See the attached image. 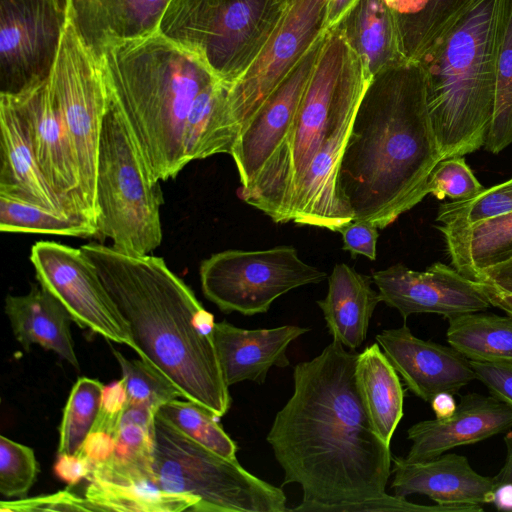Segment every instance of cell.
Returning a JSON list of instances; mask_svg holds the SVG:
<instances>
[{"label": "cell", "instance_id": "obj_1", "mask_svg": "<svg viewBox=\"0 0 512 512\" xmlns=\"http://www.w3.org/2000/svg\"><path fill=\"white\" fill-rule=\"evenodd\" d=\"M358 353L332 340L293 370V393L267 434L284 472L302 500L295 512H457L389 495L390 445L375 432L355 378Z\"/></svg>", "mask_w": 512, "mask_h": 512}, {"label": "cell", "instance_id": "obj_2", "mask_svg": "<svg viewBox=\"0 0 512 512\" xmlns=\"http://www.w3.org/2000/svg\"><path fill=\"white\" fill-rule=\"evenodd\" d=\"M441 159L419 62L375 75L342 155L341 204L353 220L384 229L423 200Z\"/></svg>", "mask_w": 512, "mask_h": 512}, {"label": "cell", "instance_id": "obj_3", "mask_svg": "<svg viewBox=\"0 0 512 512\" xmlns=\"http://www.w3.org/2000/svg\"><path fill=\"white\" fill-rule=\"evenodd\" d=\"M128 326L131 348L185 399L218 418L232 398L213 340L214 316L163 258L103 244L80 247Z\"/></svg>", "mask_w": 512, "mask_h": 512}, {"label": "cell", "instance_id": "obj_4", "mask_svg": "<svg viewBox=\"0 0 512 512\" xmlns=\"http://www.w3.org/2000/svg\"><path fill=\"white\" fill-rule=\"evenodd\" d=\"M108 96L153 176L174 178L187 164L186 119L198 95L219 80L196 56L158 31L100 58Z\"/></svg>", "mask_w": 512, "mask_h": 512}, {"label": "cell", "instance_id": "obj_5", "mask_svg": "<svg viewBox=\"0 0 512 512\" xmlns=\"http://www.w3.org/2000/svg\"><path fill=\"white\" fill-rule=\"evenodd\" d=\"M510 0H478L419 61L442 159L484 147Z\"/></svg>", "mask_w": 512, "mask_h": 512}, {"label": "cell", "instance_id": "obj_6", "mask_svg": "<svg viewBox=\"0 0 512 512\" xmlns=\"http://www.w3.org/2000/svg\"><path fill=\"white\" fill-rule=\"evenodd\" d=\"M372 79L336 25L323 35L291 131L255 182L239 197L276 223L292 221V202L309 164L328 138L352 120Z\"/></svg>", "mask_w": 512, "mask_h": 512}, {"label": "cell", "instance_id": "obj_7", "mask_svg": "<svg viewBox=\"0 0 512 512\" xmlns=\"http://www.w3.org/2000/svg\"><path fill=\"white\" fill-rule=\"evenodd\" d=\"M162 204L160 180L151 173L108 96L97 162V237L127 254H151L162 243Z\"/></svg>", "mask_w": 512, "mask_h": 512}, {"label": "cell", "instance_id": "obj_8", "mask_svg": "<svg viewBox=\"0 0 512 512\" xmlns=\"http://www.w3.org/2000/svg\"><path fill=\"white\" fill-rule=\"evenodd\" d=\"M287 0H171L158 32L232 85L280 23Z\"/></svg>", "mask_w": 512, "mask_h": 512}, {"label": "cell", "instance_id": "obj_9", "mask_svg": "<svg viewBox=\"0 0 512 512\" xmlns=\"http://www.w3.org/2000/svg\"><path fill=\"white\" fill-rule=\"evenodd\" d=\"M153 469L164 491L197 500L192 512H286L276 487L173 428L156 415Z\"/></svg>", "mask_w": 512, "mask_h": 512}, {"label": "cell", "instance_id": "obj_10", "mask_svg": "<svg viewBox=\"0 0 512 512\" xmlns=\"http://www.w3.org/2000/svg\"><path fill=\"white\" fill-rule=\"evenodd\" d=\"M204 296L222 312L266 313L287 292L318 284L327 273L305 263L290 245L265 250H225L200 264Z\"/></svg>", "mask_w": 512, "mask_h": 512}, {"label": "cell", "instance_id": "obj_11", "mask_svg": "<svg viewBox=\"0 0 512 512\" xmlns=\"http://www.w3.org/2000/svg\"><path fill=\"white\" fill-rule=\"evenodd\" d=\"M48 80L71 138L86 203L96 221L97 162L108 95L100 60L68 19Z\"/></svg>", "mask_w": 512, "mask_h": 512}, {"label": "cell", "instance_id": "obj_12", "mask_svg": "<svg viewBox=\"0 0 512 512\" xmlns=\"http://www.w3.org/2000/svg\"><path fill=\"white\" fill-rule=\"evenodd\" d=\"M66 21L67 6L57 0H0L1 93L49 78Z\"/></svg>", "mask_w": 512, "mask_h": 512}, {"label": "cell", "instance_id": "obj_13", "mask_svg": "<svg viewBox=\"0 0 512 512\" xmlns=\"http://www.w3.org/2000/svg\"><path fill=\"white\" fill-rule=\"evenodd\" d=\"M327 1L294 0L289 3L258 57L240 78L228 86V105L239 134L327 29Z\"/></svg>", "mask_w": 512, "mask_h": 512}, {"label": "cell", "instance_id": "obj_14", "mask_svg": "<svg viewBox=\"0 0 512 512\" xmlns=\"http://www.w3.org/2000/svg\"><path fill=\"white\" fill-rule=\"evenodd\" d=\"M30 261L38 283L64 305L78 326L131 348L127 324L80 248L38 241Z\"/></svg>", "mask_w": 512, "mask_h": 512}, {"label": "cell", "instance_id": "obj_15", "mask_svg": "<svg viewBox=\"0 0 512 512\" xmlns=\"http://www.w3.org/2000/svg\"><path fill=\"white\" fill-rule=\"evenodd\" d=\"M7 95L24 122L39 166L65 211L95 221L81 188L71 138L49 80Z\"/></svg>", "mask_w": 512, "mask_h": 512}, {"label": "cell", "instance_id": "obj_16", "mask_svg": "<svg viewBox=\"0 0 512 512\" xmlns=\"http://www.w3.org/2000/svg\"><path fill=\"white\" fill-rule=\"evenodd\" d=\"M372 279L381 302L396 309L404 322L413 314H438L448 320L492 306L480 282L441 262L425 271L397 263L375 271Z\"/></svg>", "mask_w": 512, "mask_h": 512}, {"label": "cell", "instance_id": "obj_17", "mask_svg": "<svg viewBox=\"0 0 512 512\" xmlns=\"http://www.w3.org/2000/svg\"><path fill=\"white\" fill-rule=\"evenodd\" d=\"M323 35L311 45L240 132L230 154L239 174V190L250 187L284 145L312 74Z\"/></svg>", "mask_w": 512, "mask_h": 512}, {"label": "cell", "instance_id": "obj_18", "mask_svg": "<svg viewBox=\"0 0 512 512\" xmlns=\"http://www.w3.org/2000/svg\"><path fill=\"white\" fill-rule=\"evenodd\" d=\"M376 342L407 388L424 402L440 392L458 393L476 379L471 362L452 346L416 337L404 323L385 329Z\"/></svg>", "mask_w": 512, "mask_h": 512}, {"label": "cell", "instance_id": "obj_19", "mask_svg": "<svg viewBox=\"0 0 512 512\" xmlns=\"http://www.w3.org/2000/svg\"><path fill=\"white\" fill-rule=\"evenodd\" d=\"M395 496L406 498L422 494L436 504L460 508L463 512H482L491 504L495 477L483 476L470 465L466 456L456 453L413 462L405 457H392Z\"/></svg>", "mask_w": 512, "mask_h": 512}, {"label": "cell", "instance_id": "obj_20", "mask_svg": "<svg viewBox=\"0 0 512 512\" xmlns=\"http://www.w3.org/2000/svg\"><path fill=\"white\" fill-rule=\"evenodd\" d=\"M512 428V408L493 396L468 393L447 419L415 423L407 430L412 442L405 457L418 462L436 458L463 445L484 441Z\"/></svg>", "mask_w": 512, "mask_h": 512}, {"label": "cell", "instance_id": "obj_21", "mask_svg": "<svg viewBox=\"0 0 512 512\" xmlns=\"http://www.w3.org/2000/svg\"><path fill=\"white\" fill-rule=\"evenodd\" d=\"M171 0H67V19L100 60L115 45L158 31Z\"/></svg>", "mask_w": 512, "mask_h": 512}, {"label": "cell", "instance_id": "obj_22", "mask_svg": "<svg viewBox=\"0 0 512 512\" xmlns=\"http://www.w3.org/2000/svg\"><path fill=\"white\" fill-rule=\"evenodd\" d=\"M308 331L296 325L244 329L227 321L216 322L213 340L226 384L247 380L264 384L272 367L289 366L288 346Z\"/></svg>", "mask_w": 512, "mask_h": 512}, {"label": "cell", "instance_id": "obj_23", "mask_svg": "<svg viewBox=\"0 0 512 512\" xmlns=\"http://www.w3.org/2000/svg\"><path fill=\"white\" fill-rule=\"evenodd\" d=\"M0 130V194L68 214L46 180L25 124L5 93H0Z\"/></svg>", "mask_w": 512, "mask_h": 512}, {"label": "cell", "instance_id": "obj_24", "mask_svg": "<svg viewBox=\"0 0 512 512\" xmlns=\"http://www.w3.org/2000/svg\"><path fill=\"white\" fill-rule=\"evenodd\" d=\"M5 313L15 339L26 352L36 344L79 369L70 331L73 319L64 305L39 283L32 284L25 295H7Z\"/></svg>", "mask_w": 512, "mask_h": 512}, {"label": "cell", "instance_id": "obj_25", "mask_svg": "<svg viewBox=\"0 0 512 512\" xmlns=\"http://www.w3.org/2000/svg\"><path fill=\"white\" fill-rule=\"evenodd\" d=\"M372 283V276L339 263L328 277L327 295L317 301L333 340L351 350L365 341L374 310L381 302Z\"/></svg>", "mask_w": 512, "mask_h": 512}, {"label": "cell", "instance_id": "obj_26", "mask_svg": "<svg viewBox=\"0 0 512 512\" xmlns=\"http://www.w3.org/2000/svg\"><path fill=\"white\" fill-rule=\"evenodd\" d=\"M337 26L372 77L409 63L397 15L384 0H360Z\"/></svg>", "mask_w": 512, "mask_h": 512}, {"label": "cell", "instance_id": "obj_27", "mask_svg": "<svg viewBox=\"0 0 512 512\" xmlns=\"http://www.w3.org/2000/svg\"><path fill=\"white\" fill-rule=\"evenodd\" d=\"M156 411L144 404H127L112 456L93 467L87 479L114 484H156L153 469Z\"/></svg>", "mask_w": 512, "mask_h": 512}, {"label": "cell", "instance_id": "obj_28", "mask_svg": "<svg viewBox=\"0 0 512 512\" xmlns=\"http://www.w3.org/2000/svg\"><path fill=\"white\" fill-rule=\"evenodd\" d=\"M355 378L375 432L390 445L403 417L404 390L397 371L377 342L358 354Z\"/></svg>", "mask_w": 512, "mask_h": 512}, {"label": "cell", "instance_id": "obj_29", "mask_svg": "<svg viewBox=\"0 0 512 512\" xmlns=\"http://www.w3.org/2000/svg\"><path fill=\"white\" fill-rule=\"evenodd\" d=\"M238 131L228 105V85L216 80L196 98L184 128L187 162L216 154H231Z\"/></svg>", "mask_w": 512, "mask_h": 512}, {"label": "cell", "instance_id": "obj_30", "mask_svg": "<svg viewBox=\"0 0 512 512\" xmlns=\"http://www.w3.org/2000/svg\"><path fill=\"white\" fill-rule=\"evenodd\" d=\"M440 232L452 266L472 280L485 269L512 258V212Z\"/></svg>", "mask_w": 512, "mask_h": 512}, {"label": "cell", "instance_id": "obj_31", "mask_svg": "<svg viewBox=\"0 0 512 512\" xmlns=\"http://www.w3.org/2000/svg\"><path fill=\"white\" fill-rule=\"evenodd\" d=\"M446 340L470 361H512V317L478 311L449 318Z\"/></svg>", "mask_w": 512, "mask_h": 512}, {"label": "cell", "instance_id": "obj_32", "mask_svg": "<svg viewBox=\"0 0 512 512\" xmlns=\"http://www.w3.org/2000/svg\"><path fill=\"white\" fill-rule=\"evenodd\" d=\"M85 497L98 511L181 512L193 511V497L169 493L156 484L121 485L88 479Z\"/></svg>", "mask_w": 512, "mask_h": 512}, {"label": "cell", "instance_id": "obj_33", "mask_svg": "<svg viewBox=\"0 0 512 512\" xmlns=\"http://www.w3.org/2000/svg\"><path fill=\"white\" fill-rule=\"evenodd\" d=\"M0 230L67 237H97L96 222L0 194Z\"/></svg>", "mask_w": 512, "mask_h": 512}, {"label": "cell", "instance_id": "obj_34", "mask_svg": "<svg viewBox=\"0 0 512 512\" xmlns=\"http://www.w3.org/2000/svg\"><path fill=\"white\" fill-rule=\"evenodd\" d=\"M478 0H430L401 30L409 62H417L438 45Z\"/></svg>", "mask_w": 512, "mask_h": 512}, {"label": "cell", "instance_id": "obj_35", "mask_svg": "<svg viewBox=\"0 0 512 512\" xmlns=\"http://www.w3.org/2000/svg\"><path fill=\"white\" fill-rule=\"evenodd\" d=\"M156 415L182 434L229 459H237V444L224 431L217 416L188 399L162 405Z\"/></svg>", "mask_w": 512, "mask_h": 512}, {"label": "cell", "instance_id": "obj_36", "mask_svg": "<svg viewBox=\"0 0 512 512\" xmlns=\"http://www.w3.org/2000/svg\"><path fill=\"white\" fill-rule=\"evenodd\" d=\"M104 385L97 379L79 378L63 409L57 454H76L92 430Z\"/></svg>", "mask_w": 512, "mask_h": 512}, {"label": "cell", "instance_id": "obj_37", "mask_svg": "<svg viewBox=\"0 0 512 512\" xmlns=\"http://www.w3.org/2000/svg\"><path fill=\"white\" fill-rule=\"evenodd\" d=\"M512 212V178L484 188L474 197L439 206V230L461 229Z\"/></svg>", "mask_w": 512, "mask_h": 512}, {"label": "cell", "instance_id": "obj_38", "mask_svg": "<svg viewBox=\"0 0 512 512\" xmlns=\"http://www.w3.org/2000/svg\"><path fill=\"white\" fill-rule=\"evenodd\" d=\"M512 144V0L498 59L495 102L484 147L498 154Z\"/></svg>", "mask_w": 512, "mask_h": 512}, {"label": "cell", "instance_id": "obj_39", "mask_svg": "<svg viewBox=\"0 0 512 512\" xmlns=\"http://www.w3.org/2000/svg\"><path fill=\"white\" fill-rule=\"evenodd\" d=\"M112 352L121 368L129 404H144L157 412L165 403L182 397L163 374L143 359H128L113 347Z\"/></svg>", "mask_w": 512, "mask_h": 512}, {"label": "cell", "instance_id": "obj_40", "mask_svg": "<svg viewBox=\"0 0 512 512\" xmlns=\"http://www.w3.org/2000/svg\"><path fill=\"white\" fill-rule=\"evenodd\" d=\"M40 472L32 448L0 436V493L5 498H25Z\"/></svg>", "mask_w": 512, "mask_h": 512}, {"label": "cell", "instance_id": "obj_41", "mask_svg": "<svg viewBox=\"0 0 512 512\" xmlns=\"http://www.w3.org/2000/svg\"><path fill=\"white\" fill-rule=\"evenodd\" d=\"M484 189L463 156L441 159L428 177L425 194L452 201L474 197Z\"/></svg>", "mask_w": 512, "mask_h": 512}, {"label": "cell", "instance_id": "obj_42", "mask_svg": "<svg viewBox=\"0 0 512 512\" xmlns=\"http://www.w3.org/2000/svg\"><path fill=\"white\" fill-rule=\"evenodd\" d=\"M0 511H98L85 496L81 497L67 488L49 495L1 501Z\"/></svg>", "mask_w": 512, "mask_h": 512}, {"label": "cell", "instance_id": "obj_43", "mask_svg": "<svg viewBox=\"0 0 512 512\" xmlns=\"http://www.w3.org/2000/svg\"><path fill=\"white\" fill-rule=\"evenodd\" d=\"M128 397L123 378L104 385L97 419L91 431L110 434L116 438Z\"/></svg>", "mask_w": 512, "mask_h": 512}, {"label": "cell", "instance_id": "obj_44", "mask_svg": "<svg viewBox=\"0 0 512 512\" xmlns=\"http://www.w3.org/2000/svg\"><path fill=\"white\" fill-rule=\"evenodd\" d=\"M476 379L482 382L490 395L512 408V361H470Z\"/></svg>", "mask_w": 512, "mask_h": 512}, {"label": "cell", "instance_id": "obj_45", "mask_svg": "<svg viewBox=\"0 0 512 512\" xmlns=\"http://www.w3.org/2000/svg\"><path fill=\"white\" fill-rule=\"evenodd\" d=\"M343 238V250L349 251L352 257L363 255L370 260L376 259V244L379 228L365 222L351 220L337 230Z\"/></svg>", "mask_w": 512, "mask_h": 512}, {"label": "cell", "instance_id": "obj_46", "mask_svg": "<svg viewBox=\"0 0 512 512\" xmlns=\"http://www.w3.org/2000/svg\"><path fill=\"white\" fill-rule=\"evenodd\" d=\"M53 470L61 481L72 487L83 479H87L92 470V464L80 454H57Z\"/></svg>", "mask_w": 512, "mask_h": 512}, {"label": "cell", "instance_id": "obj_47", "mask_svg": "<svg viewBox=\"0 0 512 512\" xmlns=\"http://www.w3.org/2000/svg\"><path fill=\"white\" fill-rule=\"evenodd\" d=\"M115 446L116 438L114 436L104 432L90 431L78 454L85 457L94 467L108 460L112 456Z\"/></svg>", "mask_w": 512, "mask_h": 512}, {"label": "cell", "instance_id": "obj_48", "mask_svg": "<svg viewBox=\"0 0 512 512\" xmlns=\"http://www.w3.org/2000/svg\"><path fill=\"white\" fill-rule=\"evenodd\" d=\"M474 281L488 284L499 291L512 294V258L485 269Z\"/></svg>", "mask_w": 512, "mask_h": 512}, {"label": "cell", "instance_id": "obj_49", "mask_svg": "<svg viewBox=\"0 0 512 512\" xmlns=\"http://www.w3.org/2000/svg\"><path fill=\"white\" fill-rule=\"evenodd\" d=\"M396 13L400 29L418 16L429 4L430 0H384Z\"/></svg>", "mask_w": 512, "mask_h": 512}, {"label": "cell", "instance_id": "obj_50", "mask_svg": "<svg viewBox=\"0 0 512 512\" xmlns=\"http://www.w3.org/2000/svg\"><path fill=\"white\" fill-rule=\"evenodd\" d=\"M359 1L360 0H328L326 10L327 28L336 26Z\"/></svg>", "mask_w": 512, "mask_h": 512}, {"label": "cell", "instance_id": "obj_51", "mask_svg": "<svg viewBox=\"0 0 512 512\" xmlns=\"http://www.w3.org/2000/svg\"><path fill=\"white\" fill-rule=\"evenodd\" d=\"M431 408L437 419H447L451 417L456 409L457 402L452 393L440 392L430 401Z\"/></svg>", "mask_w": 512, "mask_h": 512}, {"label": "cell", "instance_id": "obj_52", "mask_svg": "<svg viewBox=\"0 0 512 512\" xmlns=\"http://www.w3.org/2000/svg\"><path fill=\"white\" fill-rule=\"evenodd\" d=\"M481 285L491 305L501 309L508 316L512 317V294L499 291L496 288L485 283H481Z\"/></svg>", "mask_w": 512, "mask_h": 512}, {"label": "cell", "instance_id": "obj_53", "mask_svg": "<svg viewBox=\"0 0 512 512\" xmlns=\"http://www.w3.org/2000/svg\"><path fill=\"white\" fill-rule=\"evenodd\" d=\"M499 511H512V483H499L493 490L492 503Z\"/></svg>", "mask_w": 512, "mask_h": 512}, {"label": "cell", "instance_id": "obj_54", "mask_svg": "<svg viewBox=\"0 0 512 512\" xmlns=\"http://www.w3.org/2000/svg\"><path fill=\"white\" fill-rule=\"evenodd\" d=\"M504 443L506 446L504 464L499 473L494 476L498 484L504 482L512 483V430H508L504 435Z\"/></svg>", "mask_w": 512, "mask_h": 512}, {"label": "cell", "instance_id": "obj_55", "mask_svg": "<svg viewBox=\"0 0 512 512\" xmlns=\"http://www.w3.org/2000/svg\"><path fill=\"white\" fill-rule=\"evenodd\" d=\"M57 1H59V2H61V3H63V4H65V5L67 6V0H57Z\"/></svg>", "mask_w": 512, "mask_h": 512}, {"label": "cell", "instance_id": "obj_56", "mask_svg": "<svg viewBox=\"0 0 512 512\" xmlns=\"http://www.w3.org/2000/svg\"><path fill=\"white\" fill-rule=\"evenodd\" d=\"M292 1H294V0H287L288 3H291Z\"/></svg>", "mask_w": 512, "mask_h": 512}]
</instances>
